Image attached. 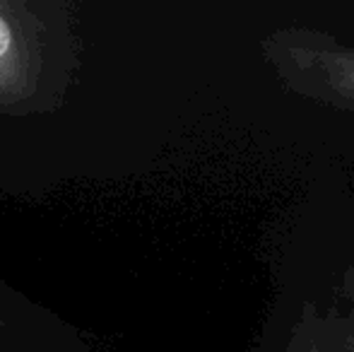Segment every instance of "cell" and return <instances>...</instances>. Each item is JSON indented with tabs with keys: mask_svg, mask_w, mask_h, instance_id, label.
<instances>
[{
	"mask_svg": "<svg viewBox=\"0 0 354 352\" xmlns=\"http://www.w3.org/2000/svg\"><path fill=\"white\" fill-rule=\"evenodd\" d=\"M66 5L0 0V113L58 106L73 80V24Z\"/></svg>",
	"mask_w": 354,
	"mask_h": 352,
	"instance_id": "1",
	"label": "cell"
},
{
	"mask_svg": "<svg viewBox=\"0 0 354 352\" xmlns=\"http://www.w3.org/2000/svg\"><path fill=\"white\" fill-rule=\"evenodd\" d=\"M0 352H94L68 324L0 280Z\"/></svg>",
	"mask_w": 354,
	"mask_h": 352,
	"instance_id": "2",
	"label": "cell"
},
{
	"mask_svg": "<svg viewBox=\"0 0 354 352\" xmlns=\"http://www.w3.org/2000/svg\"><path fill=\"white\" fill-rule=\"evenodd\" d=\"M354 82V71H352V77H345V85H352ZM352 97H354V87H352Z\"/></svg>",
	"mask_w": 354,
	"mask_h": 352,
	"instance_id": "3",
	"label": "cell"
}]
</instances>
